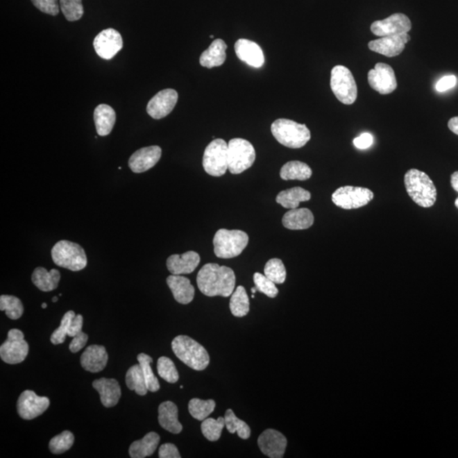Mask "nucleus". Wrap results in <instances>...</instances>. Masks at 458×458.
<instances>
[{"label":"nucleus","instance_id":"obj_1","mask_svg":"<svg viewBox=\"0 0 458 458\" xmlns=\"http://www.w3.org/2000/svg\"><path fill=\"white\" fill-rule=\"evenodd\" d=\"M197 285L209 297H228L235 291L236 277L230 267L208 263L197 275Z\"/></svg>","mask_w":458,"mask_h":458},{"label":"nucleus","instance_id":"obj_2","mask_svg":"<svg viewBox=\"0 0 458 458\" xmlns=\"http://www.w3.org/2000/svg\"><path fill=\"white\" fill-rule=\"evenodd\" d=\"M405 187L416 204L430 208L436 201L437 190L429 176L418 169H410L405 174Z\"/></svg>","mask_w":458,"mask_h":458},{"label":"nucleus","instance_id":"obj_3","mask_svg":"<svg viewBox=\"0 0 458 458\" xmlns=\"http://www.w3.org/2000/svg\"><path fill=\"white\" fill-rule=\"evenodd\" d=\"M171 349L179 360L196 371H202L210 364L207 350L189 336H177L171 342Z\"/></svg>","mask_w":458,"mask_h":458},{"label":"nucleus","instance_id":"obj_4","mask_svg":"<svg viewBox=\"0 0 458 458\" xmlns=\"http://www.w3.org/2000/svg\"><path fill=\"white\" fill-rule=\"evenodd\" d=\"M271 131L278 143L288 148H303L311 139V132L307 126L284 118L275 121Z\"/></svg>","mask_w":458,"mask_h":458},{"label":"nucleus","instance_id":"obj_5","mask_svg":"<svg viewBox=\"0 0 458 458\" xmlns=\"http://www.w3.org/2000/svg\"><path fill=\"white\" fill-rule=\"evenodd\" d=\"M249 243V236L241 230L221 228L213 239L214 253L221 259L239 257Z\"/></svg>","mask_w":458,"mask_h":458},{"label":"nucleus","instance_id":"obj_6","mask_svg":"<svg viewBox=\"0 0 458 458\" xmlns=\"http://www.w3.org/2000/svg\"><path fill=\"white\" fill-rule=\"evenodd\" d=\"M51 255L56 265L78 272L85 269L87 263L85 251L78 244L60 240L52 248Z\"/></svg>","mask_w":458,"mask_h":458},{"label":"nucleus","instance_id":"obj_7","mask_svg":"<svg viewBox=\"0 0 458 458\" xmlns=\"http://www.w3.org/2000/svg\"><path fill=\"white\" fill-rule=\"evenodd\" d=\"M330 87L335 97L343 104L353 105L357 98V86L348 68L336 66L331 71Z\"/></svg>","mask_w":458,"mask_h":458},{"label":"nucleus","instance_id":"obj_8","mask_svg":"<svg viewBox=\"0 0 458 458\" xmlns=\"http://www.w3.org/2000/svg\"><path fill=\"white\" fill-rule=\"evenodd\" d=\"M255 160V151L249 141L232 139L228 143V170L232 174H240L249 169Z\"/></svg>","mask_w":458,"mask_h":458},{"label":"nucleus","instance_id":"obj_9","mask_svg":"<svg viewBox=\"0 0 458 458\" xmlns=\"http://www.w3.org/2000/svg\"><path fill=\"white\" fill-rule=\"evenodd\" d=\"M203 167L206 173L221 177L228 169V144L217 139L206 146L203 156Z\"/></svg>","mask_w":458,"mask_h":458},{"label":"nucleus","instance_id":"obj_10","mask_svg":"<svg viewBox=\"0 0 458 458\" xmlns=\"http://www.w3.org/2000/svg\"><path fill=\"white\" fill-rule=\"evenodd\" d=\"M371 190L362 187L344 186L332 194V201L338 207L345 210L358 209L373 200Z\"/></svg>","mask_w":458,"mask_h":458},{"label":"nucleus","instance_id":"obj_11","mask_svg":"<svg viewBox=\"0 0 458 458\" xmlns=\"http://www.w3.org/2000/svg\"><path fill=\"white\" fill-rule=\"evenodd\" d=\"M28 351L29 346L25 341L24 334L17 328H12L0 347V357L8 364H18L28 357Z\"/></svg>","mask_w":458,"mask_h":458},{"label":"nucleus","instance_id":"obj_12","mask_svg":"<svg viewBox=\"0 0 458 458\" xmlns=\"http://www.w3.org/2000/svg\"><path fill=\"white\" fill-rule=\"evenodd\" d=\"M49 399L46 396H38L33 391H23L17 400V412L25 420L38 417L48 409Z\"/></svg>","mask_w":458,"mask_h":458},{"label":"nucleus","instance_id":"obj_13","mask_svg":"<svg viewBox=\"0 0 458 458\" xmlns=\"http://www.w3.org/2000/svg\"><path fill=\"white\" fill-rule=\"evenodd\" d=\"M368 81L370 87L380 94H391L397 87L394 70L384 63H377L375 67L368 71Z\"/></svg>","mask_w":458,"mask_h":458},{"label":"nucleus","instance_id":"obj_14","mask_svg":"<svg viewBox=\"0 0 458 458\" xmlns=\"http://www.w3.org/2000/svg\"><path fill=\"white\" fill-rule=\"evenodd\" d=\"M124 47V40L118 31L113 28L103 30L94 40V48L102 59L112 60Z\"/></svg>","mask_w":458,"mask_h":458},{"label":"nucleus","instance_id":"obj_15","mask_svg":"<svg viewBox=\"0 0 458 458\" xmlns=\"http://www.w3.org/2000/svg\"><path fill=\"white\" fill-rule=\"evenodd\" d=\"M411 29L410 19L402 13L392 15L384 20L374 22L371 25L372 33L380 37L408 33Z\"/></svg>","mask_w":458,"mask_h":458},{"label":"nucleus","instance_id":"obj_16","mask_svg":"<svg viewBox=\"0 0 458 458\" xmlns=\"http://www.w3.org/2000/svg\"><path fill=\"white\" fill-rule=\"evenodd\" d=\"M178 99V92L174 90L160 91L149 101L147 113L154 119H162L173 112Z\"/></svg>","mask_w":458,"mask_h":458},{"label":"nucleus","instance_id":"obj_17","mask_svg":"<svg viewBox=\"0 0 458 458\" xmlns=\"http://www.w3.org/2000/svg\"><path fill=\"white\" fill-rule=\"evenodd\" d=\"M410 40L411 37L408 33L381 37L379 40L369 42L368 48L370 51L391 58L400 55Z\"/></svg>","mask_w":458,"mask_h":458},{"label":"nucleus","instance_id":"obj_18","mask_svg":"<svg viewBox=\"0 0 458 458\" xmlns=\"http://www.w3.org/2000/svg\"><path fill=\"white\" fill-rule=\"evenodd\" d=\"M257 443L264 455L271 458H281L285 455L287 439L280 431L269 429L260 434Z\"/></svg>","mask_w":458,"mask_h":458},{"label":"nucleus","instance_id":"obj_19","mask_svg":"<svg viewBox=\"0 0 458 458\" xmlns=\"http://www.w3.org/2000/svg\"><path fill=\"white\" fill-rule=\"evenodd\" d=\"M162 158V149L158 145L139 149L131 155L128 166L133 173H142L155 167Z\"/></svg>","mask_w":458,"mask_h":458},{"label":"nucleus","instance_id":"obj_20","mask_svg":"<svg viewBox=\"0 0 458 458\" xmlns=\"http://www.w3.org/2000/svg\"><path fill=\"white\" fill-rule=\"evenodd\" d=\"M235 49L238 58L252 67H262L265 62L262 48L253 41L241 38L236 42Z\"/></svg>","mask_w":458,"mask_h":458},{"label":"nucleus","instance_id":"obj_21","mask_svg":"<svg viewBox=\"0 0 458 458\" xmlns=\"http://www.w3.org/2000/svg\"><path fill=\"white\" fill-rule=\"evenodd\" d=\"M201 257L196 251L171 255L167 261V269L173 275L189 274L200 264Z\"/></svg>","mask_w":458,"mask_h":458},{"label":"nucleus","instance_id":"obj_22","mask_svg":"<svg viewBox=\"0 0 458 458\" xmlns=\"http://www.w3.org/2000/svg\"><path fill=\"white\" fill-rule=\"evenodd\" d=\"M108 354L104 346L93 345L87 347L81 356V365L83 369L90 373H99L104 370Z\"/></svg>","mask_w":458,"mask_h":458},{"label":"nucleus","instance_id":"obj_23","mask_svg":"<svg viewBox=\"0 0 458 458\" xmlns=\"http://www.w3.org/2000/svg\"><path fill=\"white\" fill-rule=\"evenodd\" d=\"M167 284L178 303L187 305L194 300L196 290L189 278L171 274L167 278Z\"/></svg>","mask_w":458,"mask_h":458},{"label":"nucleus","instance_id":"obj_24","mask_svg":"<svg viewBox=\"0 0 458 458\" xmlns=\"http://www.w3.org/2000/svg\"><path fill=\"white\" fill-rule=\"evenodd\" d=\"M93 387L101 396L103 406L113 407L119 402L121 391L120 385L116 380L102 378L93 382Z\"/></svg>","mask_w":458,"mask_h":458},{"label":"nucleus","instance_id":"obj_25","mask_svg":"<svg viewBox=\"0 0 458 458\" xmlns=\"http://www.w3.org/2000/svg\"><path fill=\"white\" fill-rule=\"evenodd\" d=\"M158 412V421L164 430L175 434L182 432L183 425L178 421L177 405L169 400L164 402L160 405Z\"/></svg>","mask_w":458,"mask_h":458},{"label":"nucleus","instance_id":"obj_26","mask_svg":"<svg viewBox=\"0 0 458 458\" xmlns=\"http://www.w3.org/2000/svg\"><path fill=\"white\" fill-rule=\"evenodd\" d=\"M282 223L290 230H304L312 226L314 216L307 208L291 209L285 214Z\"/></svg>","mask_w":458,"mask_h":458},{"label":"nucleus","instance_id":"obj_27","mask_svg":"<svg viewBox=\"0 0 458 458\" xmlns=\"http://www.w3.org/2000/svg\"><path fill=\"white\" fill-rule=\"evenodd\" d=\"M117 114L112 107L108 105H99L94 110V120L95 128L99 136H107L112 133L116 124Z\"/></svg>","mask_w":458,"mask_h":458},{"label":"nucleus","instance_id":"obj_28","mask_svg":"<svg viewBox=\"0 0 458 458\" xmlns=\"http://www.w3.org/2000/svg\"><path fill=\"white\" fill-rule=\"evenodd\" d=\"M227 48L223 40L213 41L211 46L201 56V66L209 69L221 66L226 60Z\"/></svg>","mask_w":458,"mask_h":458},{"label":"nucleus","instance_id":"obj_29","mask_svg":"<svg viewBox=\"0 0 458 458\" xmlns=\"http://www.w3.org/2000/svg\"><path fill=\"white\" fill-rule=\"evenodd\" d=\"M160 441V435L155 432L148 433L139 441L133 442L129 448V455L132 458L151 457L155 452Z\"/></svg>","mask_w":458,"mask_h":458},{"label":"nucleus","instance_id":"obj_30","mask_svg":"<svg viewBox=\"0 0 458 458\" xmlns=\"http://www.w3.org/2000/svg\"><path fill=\"white\" fill-rule=\"evenodd\" d=\"M60 280L58 270L48 271L44 267H37L32 275V281L41 291L49 292L57 289Z\"/></svg>","mask_w":458,"mask_h":458},{"label":"nucleus","instance_id":"obj_31","mask_svg":"<svg viewBox=\"0 0 458 458\" xmlns=\"http://www.w3.org/2000/svg\"><path fill=\"white\" fill-rule=\"evenodd\" d=\"M312 194L309 191L300 187L282 191L276 197V202L282 207L287 209H296L300 205V202L311 200Z\"/></svg>","mask_w":458,"mask_h":458},{"label":"nucleus","instance_id":"obj_32","mask_svg":"<svg viewBox=\"0 0 458 458\" xmlns=\"http://www.w3.org/2000/svg\"><path fill=\"white\" fill-rule=\"evenodd\" d=\"M312 175V168L299 160H292L285 164L280 171V177L282 180L305 181L310 178Z\"/></svg>","mask_w":458,"mask_h":458},{"label":"nucleus","instance_id":"obj_33","mask_svg":"<svg viewBox=\"0 0 458 458\" xmlns=\"http://www.w3.org/2000/svg\"><path fill=\"white\" fill-rule=\"evenodd\" d=\"M229 308L232 314L237 318H242L250 312V300L246 290L243 286H238L232 294Z\"/></svg>","mask_w":458,"mask_h":458},{"label":"nucleus","instance_id":"obj_34","mask_svg":"<svg viewBox=\"0 0 458 458\" xmlns=\"http://www.w3.org/2000/svg\"><path fill=\"white\" fill-rule=\"evenodd\" d=\"M126 384L131 391H135L139 396L147 394L148 389L142 368L139 364L133 365L128 370L126 374Z\"/></svg>","mask_w":458,"mask_h":458},{"label":"nucleus","instance_id":"obj_35","mask_svg":"<svg viewBox=\"0 0 458 458\" xmlns=\"http://www.w3.org/2000/svg\"><path fill=\"white\" fill-rule=\"evenodd\" d=\"M225 427L229 433H238L239 437L247 440L251 437V427L243 420L236 417L232 409H228L225 414Z\"/></svg>","mask_w":458,"mask_h":458},{"label":"nucleus","instance_id":"obj_36","mask_svg":"<svg viewBox=\"0 0 458 458\" xmlns=\"http://www.w3.org/2000/svg\"><path fill=\"white\" fill-rule=\"evenodd\" d=\"M216 402L213 400H201L194 398L189 403V412L194 418L204 421L215 410Z\"/></svg>","mask_w":458,"mask_h":458},{"label":"nucleus","instance_id":"obj_37","mask_svg":"<svg viewBox=\"0 0 458 458\" xmlns=\"http://www.w3.org/2000/svg\"><path fill=\"white\" fill-rule=\"evenodd\" d=\"M0 311H5L10 319L17 320L20 319L24 312V307L19 298L3 295L0 296Z\"/></svg>","mask_w":458,"mask_h":458},{"label":"nucleus","instance_id":"obj_38","mask_svg":"<svg viewBox=\"0 0 458 458\" xmlns=\"http://www.w3.org/2000/svg\"><path fill=\"white\" fill-rule=\"evenodd\" d=\"M137 361H139L141 368H142L148 391L151 392L158 391L160 388V383L151 366L153 362L152 357L149 355L140 353L137 356Z\"/></svg>","mask_w":458,"mask_h":458},{"label":"nucleus","instance_id":"obj_39","mask_svg":"<svg viewBox=\"0 0 458 458\" xmlns=\"http://www.w3.org/2000/svg\"><path fill=\"white\" fill-rule=\"evenodd\" d=\"M225 427V418L219 417L217 419L207 418L202 421L201 431L204 436L210 441H219Z\"/></svg>","mask_w":458,"mask_h":458},{"label":"nucleus","instance_id":"obj_40","mask_svg":"<svg viewBox=\"0 0 458 458\" xmlns=\"http://www.w3.org/2000/svg\"><path fill=\"white\" fill-rule=\"evenodd\" d=\"M265 276L276 285L284 284L286 280V269L280 259L273 258L266 263Z\"/></svg>","mask_w":458,"mask_h":458},{"label":"nucleus","instance_id":"obj_41","mask_svg":"<svg viewBox=\"0 0 458 458\" xmlns=\"http://www.w3.org/2000/svg\"><path fill=\"white\" fill-rule=\"evenodd\" d=\"M74 435L70 431H63L62 433L56 435L49 441V450L53 454H58L66 452L67 450L71 448L74 444Z\"/></svg>","mask_w":458,"mask_h":458},{"label":"nucleus","instance_id":"obj_42","mask_svg":"<svg viewBox=\"0 0 458 458\" xmlns=\"http://www.w3.org/2000/svg\"><path fill=\"white\" fill-rule=\"evenodd\" d=\"M158 371L160 377L168 383L174 384L179 380V374L174 362L167 357L158 359Z\"/></svg>","mask_w":458,"mask_h":458},{"label":"nucleus","instance_id":"obj_43","mask_svg":"<svg viewBox=\"0 0 458 458\" xmlns=\"http://www.w3.org/2000/svg\"><path fill=\"white\" fill-rule=\"evenodd\" d=\"M60 5L67 21L75 22L82 18L84 13L82 0H60Z\"/></svg>","mask_w":458,"mask_h":458},{"label":"nucleus","instance_id":"obj_44","mask_svg":"<svg viewBox=\"0 0 458 458\" xmlns=\"http://www.w3.org/2000/svg\"><path fill=\"white\" fill-rule=\"evenodd\" d=\"M75 316L74 311H69L63 316L60 326L53 331L51 335V341L53 345H60L66 341L69 327H70L71 320L74 319Z\"/></svg>","mask_w":458,"mask_h":458},{"label":"nucleus","instance_id":"obj_45","mask_svg":"<svg viewBox=\"0 0 458 458\" xmlns=\"http://www.w3.org/2000/svg\"><path fill=\"white\" fill-rule=\"evenodd\" d=\"M255 288L258 291L265 294L266 296L275 298L278 296V289L276 284L269 278L260 273H255L253 277Z\"/></svg>","mask_w":458,"mask_h":458},{"label":"nucleus","instance_id":"obj_46","mask_svg":"<svg viewBox=\"0 0 458 458\" xmlns=\"http://www.w3.org/2000/svg\"><path fill=\"white\" fill-rule=\"evenodd\" d=\"M31 1L42 12L51 15L59 14L58 0H31Z\"/></svg>","mask_w":458,"mask_h":458},{"label":"nucleus","instance_id":"obj_47","mask_svg":"<svg viewBox=\"0 0 458 458\" xmlns=\"http://www.w3.org/2000/svg\"><path fill=\"white\" fill-rule=\"evenodd\" d=\"M159 457L160 458H181L180 453H179L177 446L171 443H166L160 446L159 448Z\"/></svg>","mask_w":458,"mask_h":458},{"label":"nucleus","instance_id":"obj_48","mask_svg":"<svg viewBox=\"0 0 458 458\" xmlns=\"http://www.w3.org/2000/svg\"><path fill=\"white\" fill-rule=\"evenodd\" d=\"M87 339H89V336L83 333V331L80 332L79 334L74 336V339H72L70 344V346H69V349H70L72 353H78L79 350H81L86 346Z\"/></svg>","mask_w":458,"mask_h":458},{"label":"nucleus","instance_id":"obj_49","mask_svg":"<svg viewBox=\"0 0 458 458\" xmlns=\"http://www.w3.org/2000/svg\"><path fill=\"white\" fill-rule=\"evenodd\" d=\"M456 83L457 78L455 76H446L441 80H439L436 85H435V90L438 92H445L452 89L453 87H455Z\"/></svg>","mask_w":458,"mask_h":458},{"label":"nucleus","instance_id":"obj_50","mask_svg":"<svg viewBox=\"0 0 458 458\" xmlns=\"http://www.w3.org/2000/svg\"><path fill=\"white\" fill-rule=\"evenodd\" d=\"M355 146L360 150H365L373 144V137L368 133H362L360 136L353 140Z\"/></svg>","mask_w":458,"mask_h":458},{"label":"nucleus","instance_id":"obj_51","mask_svg":"<svg viewBox=\"0 0 458 458\" xmlns=\"http://www.w3.org/2000/svg\"><path fill=\"white\" fill-rule=\"evenodd\" d=\"M83 324V318L82 315H76L71 320L70 327H69L67 336L74 338V336L82 331Z\"/></svg>","mask_w":458,"mask_h":458},{"label":"nucleus","instance_id":"obj_52","mask_svg":"<svg viewBox=\"0 0 458 458\" xmlns=\"http://www.w3.org/2000/svg\"><path fill=\"white\" fill-rule=\"evenodd\" d=\"M448 128L452 133L458 135V117H452L448 122Z\"/></svg>","mask_w":458,"mask_h":458},{"label":"nucleus","instance_id":"obj_53","mask_svg":"<svg viewBox=\"0 0 458 458\" xmlns=\"http://www.w3.org/2000/svg\"><path fill=\"white\" fill-rule=\"evenodd\" d=\"M450 185L453 189L458 193V171H455L450 177Z\"/></svg>","mask_w":458,"mask_h":458},{"label":"nucleus","instance_id":"obj_54","mask_svg":"<svg viewBox=\"0 0 458 458\" xmlns=\"http://www.w3.org/2000/svg\"><path fill=\"white\" fill-rule=\"evenodd\" d=\"M257 291H258V290H257V288H255V286L254 288H252V289H251V292H252V294H255V293L257 292Z\"/></svg>","mask_w":458,"mask_h":458},{"label":"nucleus","instance_id":"obj_55","mask_svg":"<svg viewBox=\"0 0 458 458\" xmlns=\"http://www.w3.org/2000/svg\"><path fill=\"white\" fill-rule=\"evenodd\" d=\"M57 300H58V297L57 296L53 297L52 299L53 303H56Z\"/></svg>","mask_w":458,"mask_h":458},{"label":"nucleus","instance_id":"obj_56","mask_svg":"<svg viewBox=\"0 0 458 458\" xmlns=\"http://www.w3.org/2000/svg\"><path fill=\"white\" fill-rule=\"evenodd\" d=\"M42 308H44V309L47 308V304H46V303L42 304Z\"/></svg>","mask_w":458,"mask_h":458},{"label":"nucleus","instance_id":"obj_57","mask_svg":"<svg viewBox=\"0 0 458 458\" xmlns=\"http://www.w3.org/2000/svg\"><path fill=\"white\" fill-rule=\"evenodd\" d=\"M455 205H456V207L458 209V198H457V200L455 201Z\"/></svg>","mask_w":458,"mask_h":458},{"label":"nucleus","instance_id":"obj_58","mask_svg":"<svg viewBox=\"0 0 458 458\" xmlns=\"http://www.w3.org/2000/svg\"><path fill=\"white\" fill-rule=\"evenodd\" d=\"M210 37H212V38H213V37H214V36H213V35H211V36H210Z\"/></svg>","mask_w":458,"mask_h":458}]
</instances>
